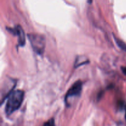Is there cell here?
<instances>
[{
	"instance_id": "7a4b0ae2",
	"label": "cell",
	"mask_w": 126,
	"mask_h": 126,
	"mask_svg": "<svg viewBox=\"0 0 126 126\" xmlns=\"http://www.w3.org/2000/svg\"><path fill=\"white\" fill-rule=\"evenodd\" d=\"M28 38L33 50L36 54H39V55H42L45 50V37L40 34L31 33V34H28Z\"/></svg>"
},
{
	"instance_id": "52a82bcc",
	"label": "cell",
	"mask_w": 126,
	"mask_h": 126,
	"mask_svg": "<svg viewBox=\"0 0 126 126\" xmlns=\"http://www.w3.org/2000/svg\"><path fill=\"white\" fill-rule=\"evenodd\" d=\"M122 71L124 73V75H126V67H123L122 68Z\"/></svg>"
},
{
	"instance_id": "3957f363",
	"label": "cell",
	"mask_w": 126,
	"mask_h": 126,
	"mask_svg": "<svg viewBox=\"0 0 126 126\" xmlns=\"http://www.w3.org/2000/svg\"><path fill=\"white\" fill-rule=\"evenodd\" d=\"M82 89V82L81 81L75 82L66 92L65 96V102L66 104L69 103V101L73 98L79 97Z\"/></svg>"
},
{
	"instance_id": "8992f818",
	"label": "cell",
	"mask_w": 126,
	"mask_h": 126,
	"mask_svg": "<svg viewBox=\"0 0 126 126\" xmlns=\"http://www.w3.org/2000/svg\"><path fill=\"white\" fill-rule=\"evenodd\" d=\"M44 126H55V122L54 119H51L44 124Z\"/></svg>"
},
{
	"instance_id": "277c9868",
	"label": "cell",
	"mask_w": 126,
	"mask_h": 126,
	"mask_svg": "<svg viewBox=\"0 0 126 126\" xmlns=\"http://www.w3.org/2000/svg\"><path fill=\"white\" fill-rule=\"evenodd\" d=\"M9 32L16 34L18 38V45L20 46H23L25 43V37L23 29L20 26H17L14 28H9Z\"/></svg>"
},
{
	"instance_id": "6da1fadb",
	"label": "cell",
	"mask_w": 126,
	"mask_h": 126,
	"mask_svg": "<svg viewBox=\"0 0 126 126\" xmlns=\"http://www.w3.org/2000/svg\"><path fill=\"white\" fill-rule=\"evenodd\" d=\"M24 92L22 90H16L11 92L7 97L5 111L7 115H11L22 105L24 99Z\"/></svg>"
},
{
	"instance_id": "ba28073f",
	"label": "cell",
	"mask_w": 126,
	"mask_h": 126,
	"mask_svg": "<svg viewBox=\"0 0 126 126\" xmlns=\"http://www.w3.org/2000/svg\"><path fill=\"white\" fill-rule=\"evenodd\" d=\"M92 0H87L88 2H89V3H91V2H92Z\"/></svg>"
},
{
	"instance_id": "5b68a950",
	"label": "cell",
	"mask_w": 126,
	"mask_h": 126,
	"mask_svg": "<svg viewBox=\"0 0 126 126\" xmlns=\"http://www.w3.org/2000/svg\"><path fill=\"white\" fill-rule=\"evenodd\" d=\"M114 39H115V41L117 45L121 49H123V50L126 52V44L124 42H123V41H121V39H119V38H116V37H114Z\"/></svg>"
}]
</instances>
